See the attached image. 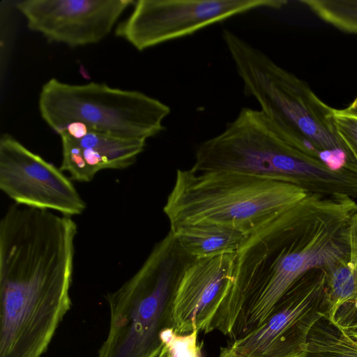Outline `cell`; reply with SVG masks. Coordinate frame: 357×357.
Returning a JSON list of instances; mask_svg holds the SVG:
<instances>
[{"label": "cell", "instance_id": "277c9868", "mask_svg": "<svg viewBox=\"0 0 357 357\" xmlns=\"http://www.w3.org/2000/svg\"><path fill=\"white\" fill-rule=\"evenodd\" d=\"M191 169L245 174L310 193L357 198V172L331 168L282 137L260 110L248 107L241 108L220 134L198 144Z\"/></svg>", "mask_w": 357, "mask_h": 357}, {"label": "cell", "instance_id": "9a60e30c", "mask_svg": "<svg viewBox=\"0 0 357 357\" xmlns=\"http://www.w3.org/2000/svg\"><path fill=\"white\" fill-rule=\"evenodd\" d=\"M171 231L182 249L193 259L235 254L248 236L234 229L212 224L187 225Z\"/></svg>", "mask_w": 357, "mask_h": 357}, {"label": "cell", "instance_id": "ba28073f", "mask_svg": "<svg viewBox=\"0 0 357 357\" xmlns=\"http://www.w3.org/2000/svg\"><path fill=\"white\" fill-rule=\"evenodd\" d=\"M326 273L310 269L283 295L268 319L231 347L245 357H307L313 326L325 317Z\"/></svg>", "mask_w": 357, "mask_h": 357}, {"label": "cell", "instance_id": "603a6c76", "mask_svg": "<svg viewBox=\"0 0 357 357\" xmlns=\"http://www.w3.org/2000/svg\"><path fill=\"white\" fill-rule=\"evenodd\" d=\"M158 357H160L159 356Z\"/></svg>", "mask_w": 357, "mask_h": 357}, {"label": "cell", "instance_id": "30bf717a", "mask_svg": "<svg viewBox=\"0 0 357 357\" xmlns=\"http://www.w3.org/2000/svg\"><path fill=\"white\" fill-rule=\"evenodd\" d=\"M0 189L24 206L70 217L86 209L70 178L8 134L0 138Z\"/></svg>", "mask_w": 357, "mask_h": 357}, {"label": "cell", "instance_id": "6da1fadb", "mask_svg": "<svg viewBox=\"0 0 357 357\" xmlns=\"http://www.w3.org/2000/svg\"><path fill=\"white\" fill-rule=\"evenodd\" d=\"M356 210L349 196L309 193L247 236L217 314L223 326L234 327L231 342L263 324L303 274L314 268L328 272L346 256Z\"/></svg>", "mask_w": 357, "mask_h": 357}, {"label": "cell", "instance_id": "52a82bcc", "mask_svg": "<svg viewBox=\"0 0 357 357\" xmlns=\"http://www.w3.org/2000/svg\"><path fill=\"white\" fill-rule=\"evenodd\" d=\"M41 117L57 134L68 126L123 139L145 141L165 129L170 107L141 91L52 78L39 93Z\"/></svg>", "mask_w": 357, "mask_h": 357}, {"label": "cell", "instance_id": "d6986e66", "mask_svg": "<svg viewBox=\"0 0 357 357\" xmlns=\"http://www.w3.org/2000/svg\"><path fill=\"white\" fill-rule=\"evenodd\" d=\"M219 357H245L240 353L235 351L231 346L222 347Z\"/></svg>", "mask_w": 357, "mask_h": 357}, {"label": "cell", "instance_id": "7c38bea8", "mask_svg": "<svg viewBox=\"0 0 357 357\" xmlns=\"http://www.w3.org/2000/svg\"><path fill=\"white\" fill-rule=\"evenodd\" d=\"M235 254L194 259L179 282L173 303V329L181 335L211 332L233 279Z\"/></svg>", "mask_w": 357, "mask_h": 357}, {"label": "cell", "instance_id": "8fae6325", "mask_svg": "<svg viewBox=\"0 0 357 357\" xmlns=\"http://www.w3.org/2000/svg\"><path fill=\"white\" fill-rule=\"evenodd\" d=\"M135 3L132 0H24L15 7L29 29L50 42L74 47L102 40Z\"/></svg>", "mask_w": 357, "mask_h": 357}, {"label": "cell", "instance_id": "2e32d148", "mask_svg": "<svg viewBox=\"0 0 357 357\" xmlns=\"http://www.w3.org/2000/svg\"><path fill=\"white\" fill-rule=\"evenodd\" d=\"M307 356L312 357H357V340L349 332L324 317L311 328Z\"/></svg>", "mask_w": 357, "mask_h": 357}, {"label": "cell", "instance_id": "7a4b0ae2", "mask_svg": "<svg viewBox=\"0 0 357 357\" xmlns=\"http://www.w3.org/2000/svg\"><path fill=\"white\" fill-rule=\"evenodd\" d=\"M75 250L29 231L0 245V357H41L71 306Z\"/></svg>", "mask_w": 357, "mask_h": 357}, {"label": "cell", "instance_id": "e0dca14e", "mask_svg": "<svg viewBox=\"0 0 357 357\" xmlns=\"http://www.w3.org/2000/svg\"><path fill=\"white\" fill-rule=\"evenodd\" d=\"M199 332L178 334L172 328L164 331L161 338L163 344L160 357H202V344L197 340Z\"/></svg>", "mask_w": 357, "mask_h": 357}, {"label": "cell", "instance_id": "4fadbf2b", "mask_svg": "<svg viewBox=\"0 0 357 357\" xmlns=\"http://www.w3.org/2000/svg\"><path fill=\"white\" fill-rule=\"evenodd\" d=\"M58 134L62 147L59 169L78 182H90L102 169L128 167L146 145L145 141L116 137L75 125Z\"/></svg>", "mask_w": 357, "mask_h": 357}, {"label": "cell", "instance_id": "3957f363", "mask_svg": "<svg viewBox=\"0 0 357 357\" xmlns=\"http://www.w3.org/2000/svg\"><path fill=\"white\" fill-rule=\"evenodd\" d=\"M222 37L244 93L256 100L272 127L331 168L357 172L354 159L337 132L335 109L322 101L307 82L232 31L223 29Z\"/></svg>", "mask_w": 357, "mask_h": 357}, {"label": "cell", "instance_id": "5b68a950", "mask_svg": "<svg viewBox=\"0 0 357 357\" xmlns=\"http://www.w3.org/2000/svg\"><path fill=\"white\" fill-rule=\"evenodd\" d=\"M309 193L289 183L245 174L178 169L163 211L171 230L212 224L248 236Z\"/></svg>", "mask_w": 357, "mask_h": 357}, {"label": "cell", "instance_id": "ac0fdd59", "mask_svg": "<svg viewBox=\"0 0 357 357\" xmlns=\"http://www.w3.org/2000/svg\"><path fill=\"white\" fill-rule=\"evenodd\" d=\"M333 121L339 137L357 165V116L335 109Z\"/></svg>", "mask_w": 357, "mask_h": 357}, {"label": "cell", "instance_id": "5bb4252c", "mask_svg": "<svg viewBox=\"0 0 357 357\" xmlns=\"http://www.w3.org/2000/svg\"><path fill=\"white\" fill-rule=\"evenodd\" d=\"M346 256L326 272L325 319L346 331L357 330V210L348 228Z\"/></svg>", "mask_w": 357, "mask_h": 357}, {"label": "cell", "instance_id": "8992f818", "mask_svg": "<svg viewBox=\"0 0 357 357\" xmlns=\"http://www.w3.org/2000/svg\"><path fill=\"white\" fill-rule=\"evenodd\" d=\"M194 259L172 231L158 242L139 269L106 296L107 336L98 357H158L161 335L173 328V303L181 278Z\"/></svg>", "mask_w": 357, "mask_h": 357}, {"label": "cell", "instance_id": "cb8c5ba5", "mask_svg": "<svg viewBox=\"0 0 357 357\" xmlns=\"http://www.w3.org/2000/svg\"><path fill=\"white\" fill-rule=\"evenodd\" d=\"M355 331V330H354Z\"/></svg>", "mask_w": 357, "mask_h": 357}, {"label": "cell", "instance_id": "ffe728a7", "mask_svg": "<svg viewBox=\"0 0 357 357\" xmlns=\"http://www.w3.org/2000/svg\"><path fill=\"white\" fill-rule=\"evenodd\" d=\"M343 110L348 114L357 116V96L354 101Z\"/></svg>", "mask_w": 357, "mask_h": 357}, {"label": "cell", "instance_id": "9c48e42d", "mask_svg": "<svg viewBox=\"0 0 357 357\" xmlns=\"http://www.w3.org/2000/svg\"><path fill=\"white\" fill-rule=\"evenodd\" d=\"M284 0H139L115 31L139 51L188 36L252 10L280 9Z\"/></svg>", "mask_w": 357, "mask_h": 357}, {"label": "cell", "instance_id": "7402d4cb", "mask_svg": "<svg viewBox=\"0 0 357 357\" xmlns=\"http://www.w3.org/2000/svg\"><path fill=\"white\" fill-rule=\"evenodd\" d=\"M307 357H312V356H307Z\"/></svg>", "mask_w": 357, "mask_h": 357}, {"label": "cell", "instance_id": "44dd1931", "mask_svg": "<svg viewBox=\"0 0 357 357\" xmlns=\"http://www.w3.org/2000/svg\"><path fill=\"white\" fill-rule=\"evenodd\" d=\"M349 333L357 340V330L355 331H347Z\"/></svg>", "mask_w": 357, "mask_h": 357}]
</instances>
